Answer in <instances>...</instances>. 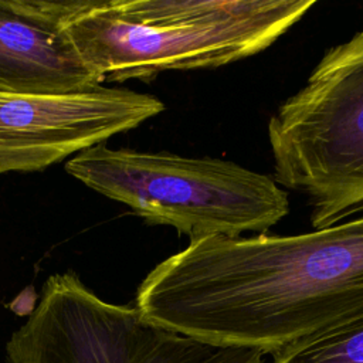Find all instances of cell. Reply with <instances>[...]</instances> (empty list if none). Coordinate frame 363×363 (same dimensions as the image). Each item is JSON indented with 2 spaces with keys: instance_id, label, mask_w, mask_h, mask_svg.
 <instances>
[{
  "instance_id": "cell-1",
  "label": "cell",
  "mask_w": 363,
  "mask_h": 363,
  "mask_svg": "<svg viewBox=\"0 0 363 363\" xmlns=\"http://www.w3.org/2000/svg\"><path fill=\"white\" fill-rule=\"evenodd\" d=\"M136 309L173 332L274 353L363 311V216L296 235L190 241L146 275Z\"/></svg>"
},
{
  "instance_id": "cell-2",
  "label": "cell",
  "mask_w": 363,
  "mask_h": 363,
  "mask_svg": "<svg viewBox=\"0 0 363 363\" xmlns=\"http://www.w3.org/2000/svg\"><path fill=\"white\" fill-rule=\"evenodd\" d=\"M315 0H71L64 28L104 81L218 68L267 50Z\"/></svg>"
},
{
  "instance_id": "cell-3",
  "label": "cell",
  "mask_w": 363,
  "mask_h": 363,
  "mask_svg": "<svg viewBox=\"0 0 363 363\" xmlns=\"http://www.w3.org/2000/svg\"><path fill=\"white\" fill-rule=\"evenodd\" d=\"M65 170L147 224L173 227L190 241L265 234L289 213V196L272 176L217 157L99 143L77 153Z\"/></svg>"
},
{
  "instance_id": "cell-4",
  "label": "cell",
  "mask_w": 363,
  "mask_h": 363,
  "mask_svg": "<svg viewBox=\"0 0 363 363\" xmlns=\"http://www.w3.org/2000/svg\"><path fill=\"white\" fill-rule=\"evenodd\" d=\"M268 140L275 182L305 197L313 230L363 216V30L326 50Z\"/></svg>"
},
{
  "instance_id": "cell-5",
  "label": "cell",
  "mask_w": 363,
  "mask_h": 363,
  "mask_svg": "<svg viewBox=\"0 0 363 363\" xmlns=\"http://www.w3.org/2000/svg\"><path fill=\"white\" fill-rule=\"evenodd\" d=\"M6 363H262L257 347L210 342L102 301L74 272L54 274L6 346Z\"/></svg>"
},
{
  "instance_id": "cell-6",
  "label": "cell",
  "mask_w": 363,
  "mask_h": 363,
  "mask_svg": "<svg viewBox=\"0 0 363 363\" xmlns=\"http://www.w3.org/2000/svg\"><path fill=\"white\" fill-rule=\"evenodd\" d=\"M164 111L150 94L98 85L71 94L0 91V174L40 172Z\"/></svg>"
},
{
  "instance_id": "cell-7",
  "label": "cell",
  "mask_w": 363,
  "mask_h": 363,
  "mask_svg": "<svg viewBox=\"0 0 363 363\" xmlns=\"http://www.w3.org/2000/svg\"><path fill=\"white\" fill-rule=\"evenodd\" d=\"M68 1L0 0V91L71 94L102 85L72 45Z\"/></svg>"
},
{
  "instance_id": "cell-8",
  "label": "cell",
  "mask_w": 363,
  "mask_h": 363,
  "mask_svg": "<svg viewBox=\"0 0 363 363\" xmlns=\"http://www.w3.org/2000/svg\"><path fill=\"white\" fill-rule=\"evenodd\" d=\"M271 363H363V311L275 350Z\"/></svg>"
}]
</instances>
